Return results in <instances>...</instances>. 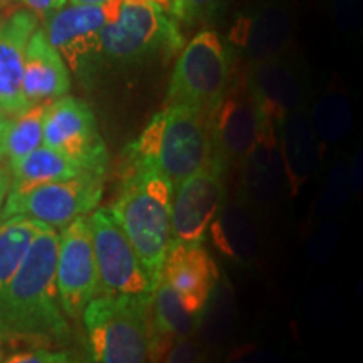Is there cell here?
I'll use <instances>...</instances> for the list:
<instances>
[{"label": "cell", "mask_w": 363, "mask_h": 363, "mask_svg": "<svg viewBox=\"0 0 363 363\" xmlns=\"http://www.w3.org/2000/svg\"><path fill=\"white\" fill-rule=\"evenodd\" d=\"M57 234L56 286L69 320H81L84 308L101 296L88 217H78Z\"/></svg>", "instance_id": "obj_12"}, {"label": "cell", "mask_w": 363, "mask_h": 363, "mask_svg": "<svg viewBox=\"0 0 363 363\" xmlns=\"http://www.w3.org/2000/svg\"><path fill=\"white\" fill-rule=\"evenodd\" d=\"M152 296L101 294L84 308L86 363H150Z\"/></svg>", "instance_id": "obj_3"}, {"label": "cell", "mask_w": 363, "mask_h": 363, "mask_svg": "<svg viewBox=\"0 0 363 363\" xmlns=\"http://www.w3.org/2000/svg\"><path fill=\"white\" fill-rule=\"evenodd\" d=\"M43 145L56 150L81 170L108 175L110 153L88 103L69 94L49 103L44 116Z\"/></svg>", "instance_id": "obj_9"}, {"label": "cell", "mask_w": 363, "mask_h": 363, "mask_svg": "<svg viewBox=\"0 0 363 363\" xmlns=\"http://www.w3.org/2000/svg\"><path fill=\"white\" fill-rule=\"evenodd\" d=\"M121 0H108L103 6H78L71 4L49 13L43 33L52 48L65 59L83 83H93L104 57L101 30L116 17Z\"/></svg>", "instance_id": "obj_7"}, {"label": "cell", "mask_w": 363, "mask_h": 363, "mask_svg": "<svg viewBox=\"0 0 363 363\" xmlns=\"http://www.w3.org/2000/svg\"><path fill=\"white\" fill-rule=\"evenodd\" d=\"M150 121L155 130V167L174 187L211 167V113L163 106Z\"/></svg>", "instance_id": "obj_6"}, {"label": "cell", "mask_w": 363, "mask_h": 363, "mask_svg": "<svg viewBox=\"0 0 363 363\" xmlns=\"http://www.w3.org/2000/svg\"><path fill=\"white\" fill-rule=\"evenodd\" d=\"M11 123H12V118H9L0 113V160L6 158L7 135H9V128H11Z\"/></svg>", "instance_id": "obj_25"}, {"label": "cell", "mask_w": 363, "mask_h": 363, "mask_svg": "<svg viewBox=\"0 0 363 363\" xmlns=\"http://www.w3.org/2000/svg\"><path fill=\"white\" fill-rule=\"evenodd\" d=\"M264 116L247 81H233L224 98L211 113V165L227 174L233 167L247 162L259 138Z\"/></svg>", "instance_id": "obj_11"}, {"label": "cell", "mask_w": 363, "mask_h": 363, "mask_svg": "<svg viewBox=\"0 0 363 363\" xmlns=\"http://www.w3.org/2000/svg\"><path fill=\"white\" fill-rule=\"evenodd\" d=\"M234 56L214 30H202L182 49L172 71L167 106L212 113L234 81Z\"/></svg>", "instance_id": "obj_4"}, {"label": "cell", "mask_w": 363, "mask_h": 363, "mask_svg": "<svg viewBox=\"0 0 363 363\" xmlns=\"http://www.w3.org/2000/svg\"><path fill=\"white\" fill-rule=\"evenodd\" d=\"M179 294L187 310L202 315L217 281V269L202 242L172 240L162 278Z\"/></svg>", "instance_id": "obj_14"}, {"label": "cell", "mask_w": 363, "mask_h": 363, "mask_svg": "<svg viewBox=\"0 0 363 363\" xmlns=\"http://www.w3.org/2000/svg\"><path fill=\"white\" fill-rule=\"evenodd\" d=\"M9 190H11V172H9L7 167H4L2 163H0V212H2Z\"/></svg>", "instance_id": "obj_24"}, {"label": "cell", "mask_w": 363, "mask_h": 363, "mask_svg": "<svg viewBox=\"0 0 363 363\" xmlns=\"http://www.w3.org/2000/svg\"><path fill=\"white\" fill-rule=\"evenodd\" d=\"M22 4L35 16L48 17L49 13L59 11L66 6V0H22Z\"/></svg>", "instance_id": "obj_23"}, {"label": "cell", "mask_w": 363, "mask_h": 363, "mask_svg": "<svg viewBox=\"0 0 363 363\" xmlns=\"http://www.w3.org/2000/svg\"><path fill=\"white\" fill-rule=\"evenodd\" d=\"M103 57L118 66H140L175 54L182 35L165 11L148 0H121L116 17L101 30Z\"/></svg>", "instance_id": "obj_5"}, {"label": "cell", "mask_w": 363, "mask_h": 363, "mask_svg": "<svg viewBox=\"0 0 363 363\" xmlns=\"http://www.w3.org/2000/svg\"><path fill=\"white\" fill-rule=\"evenodd\" d=\"M99 289L104 296H152L157 284L136 256L110 207L94 208L88 219Z\"/></svg>", "instance_id": "obj_8"}, {"label": "cell", "mask_w": 363, "mask_h": 363, "mask_svg": "<svg viewBox=\"0 0 363 363\" xmlns=\"http://www.w3.org/2000/svg\"><path fill=\"white\" fill-rule=\"evenodd\" d=\"M38 29V16L24 9L0 22V113L19 116L30 104L22 94V67L30 35Z\"/></svg>", "instance_id": "obj_15"}, {"label": "cell", "mask_w": 363, "mask_h": 363, "mask_svg": "<svg viewBox=\"0 0 363 363\" xmlns=\"http://www.w3.org/2000/svg\"><path fill=\"white\" fill-rule=\"evenodd\" d=\"M108 0H71V4H78V6H103Z\"/></svg>", "instance_id": "obj_26"}, {"label": "cell", "mask_w": 363, "mask_h": 363, "mask_svg": "<svg viewBox=\"0 0 363 363\" xmlns=\"http://www.w3.org/2000/svg\"><path fill=\"white\" fill-rule=\"evenodd\" d=\"M201 357L199 345L192 342L190 338L177 340V342L169 348L165 357L162 358L163 363H197Z\"/></svg>", "instance_id": "obj_22"}, {"label": "cell", "mask_w": 363, "mask_h": 363, "mask_svg": "<svg viewBox=\"0 0 363 363\" xmlns=\"http://www.w3.org/2000/svg\"><path fill=\"white\" fill-rule=\"evenodd\" d=\"M220 2L222 0H174L172 13L184 24H194L214 16Z\"/></svg>", "instance_id": "obj_20"}, {"label": "cell", "mask_w": 363, "mask_h": 363, "mask_svg": "<svg viewBox=\"0 0 363 363\" xmlns=\"http://www.w3.org/2000/svg\"><path fill=\"white\" fill-rule=\"evenodd\" d=\"M44 222L26 216H12L0 224V293L11 283L27 249Z\"/></svg>", "instance_id": "obj_18"}, {"label": "cell", "mask_w": 363, "mask_h": 363, "mask_svg": "<svg viewBox=\"0 0 363 363\" xmlns=\"http://www.w3.org/2000/svg\"><path fill=\"white\" fill-rule=\"evenodd\" d=\"M49 103L51 101L33 104L29 110L21 113L19 116L12 118L6 147V157L9 158V165L21 160L22 157L29 155L30 152H34L35 148L43 145L44 116Z\"/></svg>", "instance_id": "obj_19"}, {"label": "cell", "mask_w": 363, "mask_h": 363, "mask_svg": "<svg viewBox=\"0 0 363 363\" xmlns=\"http://www.w3.org/2000/svg\"><path fill=\"white\" fill-rule=\"evenodd\" d=\"M11 172V190L9 194H24L44 184L72 179L84 174L78 165L67 160L56 150L40 145L22 157L21 160L9 165Z\"/></svg>", "instance_id": "obj_17"}, {"label": "cell", "mask_w": 363, "mask_h": 363, "mask_svg": "<svg viewBox=\"0 0 363 363\" xmlns=\"http://www.w3.org/2000/svg\"><path fill=\"white\" fill-rule=\"evenodd\" d=\"M227 174L211 165L174 187L170 208L172 240L202 242L225 202Z\"/></svg>", "instance_id": "obj_13"}, {"label": "cell", "mask_w": 363, "mask_h": 363, "mask_svg": "<svg viewBox=\"0 0 363 363\" xmlns=\"http://www.w3.org/2000/svg\"><path fill=\"white\" fill-rule=\"evenodd\" d=\"M57 233L43 224L11 283L0 293V337L65 343L71 326L56 286Z\"/></svg>", "instance_id": "obj_1"}, {"label": "cell", "mask_w": 363, "mask_h": 363, "mask_svg": "<svg viewBox=\"0 0 363 363\" xmlns=\"http://www.w3.org/2000/svg\"><path fill=\"white\" fill-rule=\"evenodd\" d=\"M71 89V74L65 59L49 43L43 29H35L27 43L22 67V94L33 104L54 101Z\"/></svg>", "instance_id": "obj_16"}, {"label": "cell", "mask_w": 363, "mask_h": 363, "mask_svg": "<svg viewBox=\"0 0 363 363\" xmlns=\"http://www.w3.org/2000/svg\"><path fill=\"white\" fill-rule=\"evenodd\" d=\"M106 175L84 172L72 179L51 182L24 194H9L0 217L26 216L44 224L65 227L98 208Z\"/></svg>", "instance_id": "obj_10"}, {"label": "cell", "mask_w": 363, "mask_h": 363, "mask_svg": "<svg viewBox=\"0 0 363 363\" xmlns=\"http://www.w3.org/2000/svg\"><path fill=\"white\" fill-rule=\"evenodd\" d=\"M0 360H2V350H0Z\"/></svg>", "instance_id": "obj_28"}, {"label": "cell", "mask_w": 363, "mask_h": 363, "mask_svg": "<svg viewBox=\"0 0 363 363\" xmlns=\"http://www.w3.org/2000/svg\"><path fill=\"white\" fill-rule=\"evenodd\" d=\"M2 363H86L78 353L71 350H30L9 357Z\"/></svg>", "instance_id": "obj_21"}, {"label": "cell", "mask_w": 363, "mask_h": 363, "mask_svg": "<svg viewBox=\"0 0 363 363\" xmlns=\"http://www.w3.org/2000/svg\"><path fill=\"white\" fill-rule=\"evenodd\" d=\"M2 220H4V219H2V217H0V224H2Z\"/></svg>", "instance_id": "obj_29"}, {"label": "cell", "mask_w": 363, "mask_h": 363, "mask_svg": "<svg viewBox=\"0 0 363 363\" xmlns=\"http://www.w3.org/2000/svg\"><path fill=\"white\" fill-rule=\"evenodd\" d=\"M172 182L155 167H147L120 175V189L110 207L155 284L162 278L163 261L172 242Z\"/></svg>", "instance_id": "obj_2"}, {"label": "cell", "mask_w": 363, "mask_h": 363, "mask_svg": "<svg viewBox=\"0 0 363 363\" xmlns=\"http://www.w3.org/2000/svg\"><path fill=\"white\" fill-rule=\"evenodd\" d=\"M172 4H174V2H172Z\"/></svg>", "instance_id": "obj_30"}, {"label": "cell", "mask_w": 363, "mask_h": 363, "mask_svg": "<svg viewBox=\"0 0 363 363\" xmlns=\"http://www.w3.org/2000/svg\"><path fill=\"white\" fill-rule=\"evenodd\" d=\"M11 2H13V0H0V7L7 6V4H11Z\"/></svg>", "instance_id": "obj_27"}]
</instances>
